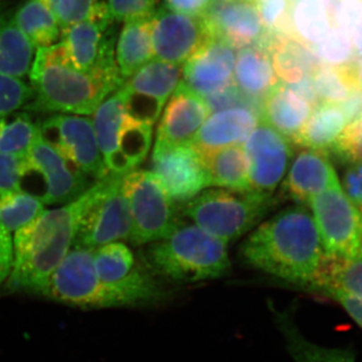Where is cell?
I'll return each mask as SVG.
<instances>
[{"label":"cell","mask_w":362,"mask_h":362,"mask_svg":"<svg viewBox=\"0 0 362 362\" xmlns=\"http://www.w3.org/2000/svg\"><path fill=\"white\" fill-rule=\"evenodd\" d=\"M322 66L349 65L354 54V42L346 30L332 26L319 44L312 45Z\"/></svg>","instance_id":"38"},{"label":"cell","mask_w":362,"mask_h":362,"mask_svg":"<svg viewBox=\"0 0 362 362\" xmlns=\"http://www.w3.org/2000/svg\"><path fill=\"white\" fill-rule=\"evenodd\" d=\"M345 117L347 124L356 122L362 119V88L352 90L344 101L338 103Z\"/></svg>","instance_id":"49"},{"label":"cell","mask_w":362,"mask_h":362,"mask_svg":"<svg viewBox=\"0 0 362 362\" xmlns=\"http://www.w3.org/2000/svg\"><path fill=\"white\" fill-rule=\"evenodd\" d=\"M255 4L269 35H292L293 0H255Z\"/></svg>","instance_id":"39"},{"label":"cell","mask_w":362,"mask_h":362,"mask_svg":"<svg viewBox=\"0 0 362 362\" xmlns=\"http://www.w3.org/2000/svg\"><path fill=\"white\" fill-rule=\"evenodd\" d=\"M99 1L100 0H61L56 11L61 30H65L84 20Z\"/></svg>","instance_id":"43"},{"label":"cell","mask_w":362,"mask_h":362,"mask_svg":"<svg viewBox=\"0 0 362 362\" xmlns=\"http://www.w3.org/2000/svg\"><path fill=\"white\" fill-rule=\"evenodd\" d=\"M233 84L247 96L265 98L279 84L269 52L258 45L240 49L235 57Z\"/></svg>","instance_id":"25"},{"label":"cell","mask_w":362,"mask_h":362,"mask_svg":"<svg viewBox=\"0 0 362 362\" xmlns=\"http://www.w3.org/2000/svg\"><path fill=\"white\" fill-rule=\"evenodd\" d=\"M151 173L169 197L183 204L211 187L201 156L192 144L154 149Z\"/></svg>","instance_id":"15"},{"label":"cell","mask_w":362,"mask_h":362,"mask_svg":"<svg viewBox=\"0 0 362 362\" xmlns=\"http://www.w3.org/2000/svg\"><path fill=\"white\" fill-rule=\"evenodd\" d=\"M44 204L23 190L0 189V223L16 232L44 211Z\"/></svg>","instance_id":"36"},{"label":"cell","mask_w":362,"mask_h":362,"mask_svg":"<svg viewBox=\"0 0 362 362\" xmlns=\"http://www.w3.org/2000/svg\"><path fill=\"white\" fill-rule=\"evenodd\" d=\"M182 68L153 59L128 78L123 86L130 94L165 105L182 82Z\"/></svg>","instance_id":"28"},{"label":"cell","mask_w":362,"mask_h":362,"mask_svg":"<svg viewBox=\"0 0 362 362\" xmlns=\"http://www.w3.org/2000/svg\"><path fill=\"white\" fill-rule=\"evenodd\" d=\"M213 0H163L164 6L176 13L204 16Z\"/></svg>","instance_id":"48"},{"label":"cell","mask_w":362,"mask_h":362,"mask_svg":"<svg viewBox=\"0 0 362 362\" xmlns=\"http://www.w3.org/2000/svg\"><path fill=\"white\" fill-rule=\"evenodd\" d=\"M143 261L156 276L181 283L214 280L230 268L225 242L182 223L168 237L152 243Z\"/></svg>","instance_id":"4"},{"label":"cell","mask_w":362,"mask_h":362,"mask_svg":"<svg viewBox=\"0 0 362 362\" xmlns=\"http://www.w3.org/2000/svg\"><path fill=\"white\" fill-rule=\"evenodd\" d=\"M235 49L213 37L182 68V83L202 98L233 85Z\"/></svg>","instance_id":"18"},{"label":"cell","mask_w":362,"mask_h":362,"mask_svg":"<svg viewBox=\"0 0 362 362\" xmlns=\"http://www.w3.org/2000/svg\"><path fill=\"white\" fill-rule=\"evenodd\" d=\"M240 251L250 266L303 288L324 254L313 216L303 206L289 207L262 223Z\"/></svg>","instance_id":"3"},{"label":"cell","mask_w":362,"mask_h":362,"mask_svg":"<svg viewBox=\"0 0 362 362\" xmlns=\"http://www.w3.org/2000/svg\"><path fill=\"white\" fill-rule=\"evenodd\" d=\"M209 185L250 192L249 161L244 144L199 152Z\"/></svg>","instance_id":"24"},{"label":"cell","mask_w":362,"mask_h":362,"mask_svg":"<svg viewBox=\"0 0 362 362\" xmlns=\"http://www.w3.org/2000/svg\"><path fill=\"white\" fill-rule=\"evenodd\" d=\"M209 114L204 98L181 82L162 114L154 149L192 144Z\"/></svg>","instance_id":"17"},{"label":"cell","mask_w":362,"mask_h":362,"mask_svg":"<svg viewBox=\"0 0 362 362\" xmlns=\"http://www.w3.org/2000/svg\"><path fill=\"white\" fill-rule=\"evenodd\" d=\"M131 214L128 240L135 246L164 239L180 225L176 202L151 171L132 170L122 178Z\"/></svg>","instance_id":"7"},{"label":"cell","mask_w":362,"mask_h":362,"mask_svg":"<svg viewBox=\"0 0 362 362\" xmlns=\"http://www.w3.org/2000/svg\"><path fill=\"white\" fill-rule=\"evenodd\" d=\"M311 77L320 102L340 103L346 99L352 90L361 87L356 66H321Z\"/></svg>","instance_id":"35"},{"label":"cell","mask_w":362,"mask_h":362,"mask_svg":"<svg viewBox=\"0 0 362 362\" xmlns=\"http://www.w3.org/2000/svg\"><path fill=\"white\" fill-rule=\"evenodd\" d=\"M37 1L44 4L45 6H47V8L51 9L52 13L56 14L57 7H58L59 2L61 1V0H37Z\"/></svg>","instance_id":"52"},{"label":"cell","mask_w":362,"mask_h":362,"mask_svg":"<svg viewBox=\"0 0 362 362\" xmlns=\"http://www.w3.org/2000/svg\"><path fill=\"white\" fill-rule=\"evenodd\" d=\"M204 16L214 37L233 49L261 45L268 35L255 0H213Z\"/></svg>","instance_id":"16"},{"label":"cell","mask_w":362,"mask_h":362,"mask_svg":"<svg viewBox=\"0 0 362 362\" xmlns=\"http://www.w3.org/2000/svg\"><path fill=\"white\" fill-rule=\"evenodd\" d=\"M313 107L284 84L276 85L264 98L259 119L291 139L303 127Z\"/></svg>","instance_id":"23"},{"label":"cell","mask_w":362,"mask_h":362,"mask_svg":"<svg viewBox=\"0 0 362 362\" xmlns=\"http://www.w3.org/2000/svg\"><path fill=\"white\" fill-rule=\"evenodd\" d=\"M151 143L152 126L135 120L126 112L117 134L115 154L106 165L109 173L125 175L134 170L144 160Z\"/></svg>","instance_id":"27"},{"label":"cell","mask_w":362,"mask_h":362,"mask_svg":"<svg viewBox=\"0 0 362 362\" xmlns=\"http://www.w3.org/2000/svg\"><path fill=\"white\" fill-rule=\"evenodd\" d=\"M33 96L32 86L21 78L0 74V120L23 109Z\"/></svg>","instance_id":"40"},{"label":"cell","mask_w":362,"mask_h":362,"mask_svg":"<svg viewBox=\"0 0 362 362\" xmlns=\"http://www.w3.org/2000/svg\"><path fill=\"white\" fill-rule=\"evenodd\" d=\"M158 0H108L109 11L115 21L151 18Z\"/></svg>","instance_id":"42"},{"label":"cell","mask_w":362,"mask_h":362,"mask_svg":"<svg viewBox=\"0 0 362 362\" xmlns=\"http://www.w3.org/2000/svg\"><path fill=\"white\" fill-rule=\"evenodd\" d=\"M94 265L101 308L146 306L158 303L166 296L156 274L137 264L134 255L123 243H109L95 249Z\"/></svg>","instance_id":"5"},{"label":"cell","mask_w":362,"mask_h":362,"mask_svg":"<svg viewBox=\"0 0 362 362\" xmlns=\"http://www.w3.org/2000/svg\"><path fill=\"white\" fill-rule=\"evenodd\" d=\"M362 21V0H340L333 18V26L351 33Z\"/></svg>","instance_id":"44"},{"label":"cell","mask_w":362,"mask_h":362,"mask_svg":"<svg viewBox=\"0 0 362 362\" xmlns=\"http://www.w3.org/2000/svg\"><path fill=\"white\" fill-rule=\"evenodd\" d=\"M328 153L347 163L362 160V119L346 126Z\"/></svg>","instance_id":"41"},{"label":"cell","mask_w":362,"mask_h":362,"mask_svg":"<svg viewBox=\"0 0 362 362\" xmlns=\"http://www.w3.org/2000/svg\"><path fill=\"white\" fill-rule=\"evenodd\" d=\"M338 182L328 154L319 150L305 149L293 162L284 190L293 201L308 204L312 197Z\"/></svg>","instance_id":"19"},{"label":"cell","mask_w":362,"mask_h":362,"mask_svg":"<svg viewBox=\"0 0 362 362\" xmlns=\"http://www.w3.org/2000/svg\"><path fill=\"white\" fill-rule=\"evenodd\" d=\"M292 37L305 44H319L329 33L332 25L323 0H293Z\"/></svg>","instance_id":"34"},{"label":"cell","mask_w":362,"mask_h":362,"mask_svg":"<svg viewBox=\"0 0 362 362\" xmlns=\"http://www.w3.org/2000/svg\"><path fill=\"white\" fill-rule=\"evenodd\" d=\"M263 47L270 54L278 80L284 85L296 84L322 66L312 45L292 35H271Z\"/></svg>","instance_id":"21"},{"label":"cell","mask_w":362,"mask_h":362,"mask_svg":"<svg viewBox=\"0 0 362 362\" xmlns=\"http://www.w3.org/2000/svg\"><path fill=\"white\" fill-rule=\"evenodd\" d=\"M329 298L339 302L347 313L362 328V299L361 298L349 296L346 294H333Z\"/></svg>","instance_id":"50"},{"label":"cell","mask_w":362,"mask_h":362,"mask_svg":"<svg viewBox=\"0 0 362 362\" xmlns=\"http://www.w3.org/2000/svg\"><path fill=\"white\" fill-rule=\"evenodd\" d=\"M154 59L183 66L213 39L204 16L176 13L165 6L150 18Z\"/></svg>","instance_id":"13"},{"label":"cell","mask_w":362,"mask_h":362,"mask_svg":"<svg viewBox=\"0 0 362 362\" xmlns=\"http://www.w3.org/2000/svg\"><path fill=\"white\" fill-rule=\"evenodd\" d=\"M357 78H358V83L361 88H362V62L361 65L356 66Z\"/></svg>","instance_id":"53"},{"label":"cell","mask_w":362,"mask_h":362,"mask_svg":"<svg viewBox=\"0 0 362 362\" xmlns=\"http://www.w3.org/2000/svg\"><path fill=\"white\" fill-rule=\"evenodd\" d=\"M123 176H105L99 192L78 223L71 247L95 250L129 239L131 214L122 189Z\"/></svg>","instance_id":"10"},{"label":"cell","mask_w":362,"mask_h":362,"mask_svg":"<svg viewBox=\"0 0 362 362\" xmlns=\"http://www.w3.org/2000/svg\"><path fill=\"white\" fill-rule=\"evenodd\" d=\"M346 120L338 104L320 102L294 137L292 144L328 153L346 128Z\"/></svg>","instance_id":"26"},{"label":"cell","mask_w":362,"mask_h":362,"mask_svg":"<svg viewBox=\"0 0 362 362\" xmlns=\"http://www.w3.org/2000/svg\"><path fill=\"white\" fill-rule=\"evenodd\" d=\"M276 325L285 338L286 346L295 362H356L347 349H327L309 341L298 328L289 312L274 311Z\"/></svg>","instance_id":"31"},{"label":"cell","mask_w":362,"mask_h":362,"mask_svg":"<svg viewBox=\"0 0 362 362\" xmlns=\"http://www.w3.org/2000/svg\"><path fill=\"white\" fill-rule=\"evenodd\" d=\"M150 18L125 21L116 45V63L127 80L154 59Z\"/></svg>","instance_id":"29"},{"label":"cell","mask_w":362,"mask_h":362,"mask_svg":"<svg viewBox=\"0 0 362 362\" xmlns=\"http://www.w3.org/2000/svg\"><path fill=\"white\" fill-rule=\"evenodd\" d=\"M28 75L33 96L23 109L42 113L92 115L126 82L118 66L81 70L62 42L37 49Z\"/></svg>","instance_id":"2"},{"label":"cell","mask_w":362,"mask_h":362,"mask_svg":"<svg viewBox=\"0 0 362 362\" xmlns=\"http://www.w3.org/2000/svg\"><path fill=\"white\" fill-rule=\"evenodd\" d=\"M40 132L39 123L28 113H14L0 120V153L23 156Z\"/></svg>","instance_id":"37"},{"label":"cell","mask_w":362,"mask_h":362,"mask_svg":"<svg viewBox=\"0 0 362 362\" xmlns=\"http://www.w3.org/2000/svg\"><path fill=\"white\" fill-rule=\"evenodd\" d=\"M308 204L325 252L362 256V211L339 182L312 197Z\"/></svg>","instance_id":"9"},{"label":"cell","mask_w":362,"mask_h":362,"mask_svg":"<svg viewBox=\"0 0 362 362\" xmlns=\"http://www.w3.org/2000/svg\"><path fill=\"white\" fill-rule=\"evenodd\" d=\"M350 37H351L352 42H354V51L362 57V21L361 25L350 33Z\"/></svg>","instance_id":"51"},{"label":"cell","mask_w":362,"mask_h":362,"mask_svg":"<svg viewBox=\"0 0 362 362\" xmlns=\"http://www.w3.org/2000/svg\"><path fill=\"white\" fill-rule=\"evenodd\" d=\"M23 156L0 153V189L21 190Z\"/></svg>","instance_id":"45"},{"label":"cell","mask_w":362,"mask_h":362,"mask_svg":"<svg viewBox=\"0 0 362 362\" xmlns=\"http://www.w3.org/2000/svg\"><path fill=\"white\" fill-rule=\"evenodd\" d=\"M116 21L107 2L99 1L89 16L62 30L69 58L83 71L115 68Z\"/></svg>","instance_id":"12"},{"label":"cell","mask_w":362,"mask_h":362,"mask_svg":"<svg viewBox=\"0 0 362 362\" xmlns=\"http://www.w3.org/2000/svg\"><path fill=\"white\" fill-rule=\"evenodd\" d=\"M125 113V90L123 86L107 97L95 111L93 126L105 165L115 154L117 134Z\"/></svg>","instance_id":"33"},{"label":"cell","mask_w":362,"mask_h":362,"mask_svg":"<svg viewBox=\"0 0 362 362\" xmlns=\"http://www.w3.org/2000/svg\"><path fill=\"white\" fill-rule=\"evenodd\" d=\"M35 49L13 20V13L0 7V74L23 78L30 74Z\"/></svg>","instance_id":"30"},{"label":"cell","mask_w":362,"mask_h":362,"mask_svg":"<svg viewBox=\"0 0 362 362\" xmlns=\"http://www.w3.org/2000/svg\"><path fill=\"white\" fill-rule=\"evenodd\" d=\"M342 182L350 201L362 211V160L347 163Z\"/></svg>","instance_id":"46"},{"label":"cell","mask_w":362,"mask_h":362,"mask_svg":"<svg viewBox=\"0 0 362 362\" xmlns=\"http://www.w3.org/2000/svg\"><path fill=\"white\" fill-rule=\"evenodd\" d=\"M103 178L75 201L44 211L14 235L13 263L6 280L9 290L42 294L54 269L70 251L78 223L94 201Z\"/></svg>","instance_id":"1"},{"label":"cell","mask_w":362,"mask_h":362,"mask_svg":"<svg viewBox=\"0 0 362 362\" xmlns=\"http://www.w3.org/2000/svg\"><path fill=\"white\" fill-rule=\"evenodd\" d=\"M13 20L35 49L51 47L61 37L56 14L37 0L21 4L13 13Z\"/></svg>","instance_id":"32"},{"label":"cell","mask_w":362,"mask_h":362,"mask_svg":"<svg viewBox=\"0 0 362 362\" xmlns=\"http://www.w3.org/2000/svg\"><path fill=\"white\" fill-rule=\"evenodd\" d=\"M259 116L245 107L225 109L207 117L192 145L197 152L244 144L259 122Z\"/></svg>","instance_id":"20"},{"label":"cell","mask_w":362,"mask_h":362,"mask_svg":"<svg viewBox=\"0 0 362 362\" xmlns=\"http://www.w3.org/2000/svg\"><path fill=\"white\" fill-rule=\"evenodd\" d=\"M90 187L88 176L77 170L39 135L23 156L21 190L44 204L75 201Z\"/></svg>","instance_id":"8"},{"label":"cell","mask_w":362,"mask_h":362,"mask_svg":"<svg viewBox=\"0 0 362 362\" xmlns=\"http://www.w3.org/2000/svg\"><path fill=\"white\" fill-rule=\"evenodd\" d=\"M274 202L272 194L211 189L183 204L181 214L204 232L228 244L256 226Z\"/></svg>","instance_id":"6"},{"label":"cell","mask_w":362,"mask_h":362,"mask_svg":"<svg viewBox=\"0 0 362 362\" xmlns=\"http://www.w3.org/2000/svg\"><path fill=\"white\" fill-rule=\"evenodd\" d=\"M13 263V247L11 235L0 223V285L6 282Z\"/></svg>","instance_id":"47"},{"label":"cell","mask_w":362,"mask_h":362,"mask_svg":"<svg viewBox=\"0 0 362 362\" xmlns=\"http://www.w3.org/2000/svg\"><path fill=\"white\" fill-rule=\"evenodd\" d=\"M306 289L326 297L346 294L362 299V256L324 252Z\"/></svg>","instance_id":"22"},{"label":"cell","mask_w":362,"mask_h":362,"mask_svg":"<svg viewBox=\"0 0 362 362\" xmlns=\"http://www.w3.org/2000/svg\"><path fill=\"white\" fill-rule=\"evenodd\" d=\"M291 141L259 119L244 143L249 161L250 192L273 194L287 173L293 156Z\"/></svg>","instance_id":"14"},{"label":"cell","mask_w":362,"mask_h":362,"mask_svg":"<svg viewBox=\"0 0 362 362\" xmlns=\"http://www.w3.org/2000/svg\"><path fill=\"white\" fill-rule=\"evenodd\" d=\"M39 125L40 135L45 141L83 175L97 180L110 175L105 165L90 119L57 114Z\"/></svg>","instance_id":"11"}]
</instances>
